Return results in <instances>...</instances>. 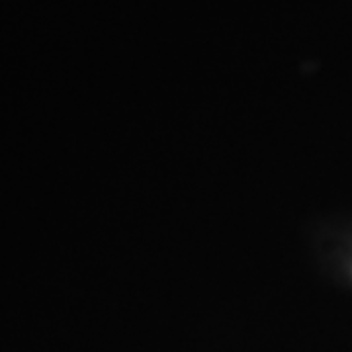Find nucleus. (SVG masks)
Returning <instances> with one entry per match:
<instances>
[]
</instances>
